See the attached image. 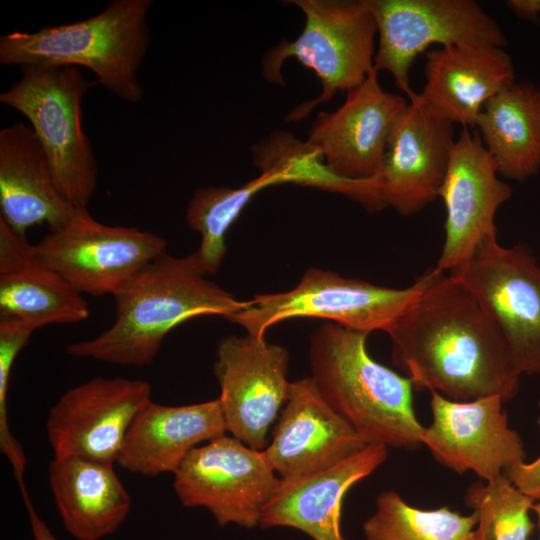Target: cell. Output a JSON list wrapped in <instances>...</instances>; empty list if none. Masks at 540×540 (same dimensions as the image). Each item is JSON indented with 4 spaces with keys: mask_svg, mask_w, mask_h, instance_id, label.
Masks as SVG:
<instances>
[{
    "mask_svg": "<svg viewBox=\"0 0 540 540\" xmlns=\"http://www.w3.org/2000/svg\"><path fill=\"white\" fill-rule=\"evenodd\" d=\"M392 362L413 386L456 401L513 399L521 374L499 328L456 277L433 268L425 290L387 331Z\"/></svg>",
    "mask_w": 540,
    "mask_h": 540,
    "instance_id": "6da1fadb",
    "label": "cell"
},
{
    "mask_svg": "<svg viewBox=\"0 0 540 540\" xmlns=\"http://www.w3.org/2000/svg\"><path fill=\"white\" fill-rule=\"evenodd\" d=\"M205 276L190 255H159L114 295L112 325L92 339L69 344L66 352L119 366H147L181 323L204 315L230 320L248 306V300H237Z\"/></svg>",
    "mask_w": 540,
    "mask_h": 540,
    "instance_id": "7a4b0ae2",
    "label": "cell"
},
{
    "mask_svg": "<svg viewBox=\"0 0 540 540\" xmlns=\"http://www.w3.org/2000/svg\"><path fill=\"white\" fill-rule=\"evenodd\" d=\"M367 336L332 322L316 329L309 342V377L368 444L417 449L424 427L413 406L414 386L369 355Z\"/></svg>",
    "mask_w": 540,
    "mask_h": 540,
    "instance_id": "3957f363",
    "label": "cell"
},
{
    "mask_svg": "<svg viewBox=\"0 0 540 540\" xmlns=\"http://www.w3.org/2000/svg\"><path fill=\"white\" fill-rule=\"evenodd\" d=\"M152 0H114L100 13L34 32L0 37V63L85 67L122 101L137 104L144 91L138 70L150 45Z\"/></svg>",
    "mask_w": 540,
    "mask_h": 540,
    "instance_id": "277c9868",
    "label": "cell"
},
{
    "mask_svg": "<svg viewBox=\"0 0 540 540\" xmlns=\"http://www.w3.org/2000/svg\"><path fill=\"white\" fill-rule=\"evenodd\" d=\"M305 15L301 34L282 40L261 61L264 78L284 86L282 67L296 58L315 72L321 93L292 109L287 122H298L313 109L329 102L338 92L359 86L374 71L377 26L368 0H292Z\"/></svg>",
    "mask_w": 540,
    "mask_h": 540,
    "instance_id": "5b68a950",
    "label": "cell"
},
{
    "mask_svg": "<svg viewBox=\"0 0 540 540\" xmlns=\"http://www.w3.org/2000/svg\"><path fill=\"white\" fill-rule=\"evenodd\" d=\"M0 94V102L24 115L41 143L67 201L87 210L97 185V162L82 127V101L97 81L75 66L28 65Z\"/></svg>",
    "mask_w": 540,
    "mask_h": 540,
    "instance_id": "8992f818",
    "label": "cell"
},
{
    "mask_svg": "<svg viewBox=\"0 0 540 540\" xmlns=\"http://www.w3.org/2000/svg\"><path fill=\"white\" fill-rule=\"evenodd\" d=\"M432 276L433 268L412 285L397 289L311 267L291 290L255 295L230 320L254 338H264L271 326L291 318H320L365 334L376 330L387 333Z\"/></svg>",
    "mask_w": 540,
    "mask_h": 540,
    "instance_id": "52a82bcc",
    "label": "cell"
},
{
    "mask_svg": "<svg viewBox=\"0 0 540 540\" xmlns=\"http://www.w3.org/2000/svg\"><path fill=\"white\" fill-rule=\"evenodd\" d=\"M368 2L378 36L374 70L389 72L409 102L418 95L410 85L411 67L432 45H507L500 25L474 0Z\"/></svg>",
    "mask_w": 540,
    "mask_h": 540,
    "instance_id": "ba28073f",
    "label": "cell"
},
{
    "mask_svg": "<svg viewBox=\"0 0 540 540\" xmlns=\"http://www.w3.org/2000/svg\"><path fill=\"white\" fill-rule=\"evenodd\" d=\"M166 249L165 238L154 232L106 225L88 210H77L63 226L33 244L32 256L81 294L114 296Z\"/></svg>",
    "mask_w": 540,
    "mask_h": 540,
    "instance_id": "9c48e42d",
    "label": "cell"
},
{
    "mask_svg": "<svg viewBox=\"0 0 540 540\" xmlns=\"http://www.w3.org/2000/svg\"><path fill=\"white\" fill-rule=\"evenodd\" d=\"M448 274L499 328L520 374H540V266L533 254L522 245L502 246L493 233Z\"/></svg>",
    "mask_w": 540,
    "mask_h": 540,
    "instance_id": "30bf717a",
    "label": "cell"
},
{
    "mask_svg": "<svg viewBox=\"0 0 540 540\" xmlns=\"http://www.w3.org/2000/svg\"><path fill=\"white\" fill-rule=\"evenodd\" d=\"M173 488L187 508H205L218 525L259 526L280 478L264 450L222 435L194 448L175 471Z\"/></svg>",
    "mask_w": 540,
    "mask_h": 540,
    "instance_id": "8fae6325",
    "label": "cell"
},
{
    "mask_svg": "<svg viewBox=\"0 0 540 540\" xmlns=\"http://www.w3.org/2000/svg\"><path fill=\"white\" fill-rule=\"evenodd\" d=\"M289 353L281 345L250 335H231L217 346L214 374L227 432L264 450L268 431L289 391Z\"/></svg>",
    "mask_w": 540,
    "mask_h": 540,
    "instance_id": "7c38bea8",
    "label": "cell"
},
{
    "mask_svg": "<svg viewBox=\"0 0 540 540\" xmlns=\"http://www.w3.org/2000/svg\"><path fill=\"white\" fill-rule=\"evenodd\" d=\"M150 400L151 386L140 379L97 376L68 389L46 421L54 456L117 463L131 423Z\"/></svg>",
    "mask_w": 540,
    "mask_h": 540,
    "instance_id": "4fadbf2b",
    "label": "cell"
},
{
    "mask_svg": "<svg viewBox=\"0 0 540 540\" xmlns=\"http://www.w3.org/2000/svg\"><path fill=\"white\" fill-rule=\"evenodd\" d=\"M430 393L432 422L424 427L422 445L438 462L456 473L473 472L491 481L524 461L523 442L508 426L501 397L456 401Z\"/></svg>",
    "mask_w": 540,
    "mask_h": 540,
    "instance_id": "5bb4252c",
    "label": "cell"
},
{
    "mask_svg": "<svg viewBox=\"0 0 540 540\" xmlns=\"http://www.w3.org/2000/svg\"><path fill=\"white\" fill-rule=\"evenodd\" d=\"M497 175L478 132L463 128L438 192L446 213L444 243L435 266L440 271H456L486 236L497 233L496 212L512 195Z\"/></svg>",
    "mask_w": 540,
    "mask_h": 540,
    "instance_id": "9a60e30c",
    "label": "cell"
},
{
    "mask_svg": "<svg viewBox=\"0 0 540 540\" xmlns=\"http://www.w3.org/2000/svg\"><path fill=\"white\" fill-rule=\"evenodd\" d=\"M409 101L386 91L374 70L333 112L320 111L306 141L338 175L379 177L391 133Z\"/></svg>",
    "mask_w": 540,
    "mask_h": 540,
    "instance_id": "2e32d148",
    "label": "cell"
},
{
    "mask_svg": "<svg viewBox=\"0 0 540 540\" xmlns=\"http://www.w3.org/2000/svg\"><path fill=\"white\" fill-rule=\"evenodd\" d=\"M456 141L454 124L417 98L410 101L389 138L379 174L387 207L416 214L438 197Z\"/></svg>",
    "mask_w": 540,
    "mask_h": 540,
    "instance_id": "e0dca14e",
    "label": "cell"
},
{
    "mask_svg": "<svg viewBox=\"0 0 540 540\" xmlns=\"http://www.w3.org/2000/svg\"><path fill=\"white\" fill-rule=\"evenodd\" d=\"M367 445L306 377L290 382L264 452L279 478L288 479L332 467Z\"/></svg>",
    "mask_w": 540,
    "mask_h": 540,
    "instance_id": "ac0fdd59",
    "label": "cell"
},
{
    "mask_svg": "<svg viewBox=\"0 0 540 540\" xmlns=\"http://www.w3.org/2000/svg\"><path fill=\"white\" fill-rule=\"evenodd\" d=\"M388 457V447L362 450L309 475L282 479L264 506L259 527L297 529L313 540H348L342 532V505L353 485L370 476Z\"/></svg>",
    "mask_w": 540,
    "mask_h": 540,
    "instance_id": "d6986e66",
    "label": "cell"
},
{
    "mask_svg": "<svg viewBox=\"0 0 540 540\" xmlns=\"http://www.w3.org/2000/svg\"><path fill=\"white\" fill-rule=\"evenodd\" d=\"M425 84L418 98L439 116L474 129L485 104L515 83L504 48L452 45L425 53Z\"/></svg>",
    "mask_w": 540,
    "mask_h": 540,
    "instance_id": "ffe728a7",
    "label": "cell"
},
{
    "mask_svg": "<svg viewBox=\"0 0 540 540\" xmlns=\"http://www.w3.org/2000/svg\"><path fill=\"white\" fill-rule=\"evenodd\" d=\"M226 432L218 398L180 406L150 400L131 423L117 464L128 472L143 476L174 474L200 443Z\"/></svg>",
    "mask_w": 540,
    "mask_h": 540,
    "instance_id": "44dd1931",
    "label": "cell"
},
{
    "mask_svg": "<svg viewBox=\"0 0 540 540\" xmlns=\"http://www.w3.org/2000/svg\"><path fill=\"white\" fill-rule=\"evenodd\" d=\"M0 218L20 234L46 223L63 226L77 211L62 194L48 157L31 126L0 130Z\"/></svg>",
    "mask_w": 540,
    "mask_h": 540,
    "instance_id": "7402d4cb",
    "label": "cell"
},
{
    "mask_svg": "<svg viewBox=\"0 0 540 540\" xmlns=\"http://www.w3.org/2000/svg\"><path fill=\"white\" fill-rule=\"evenodd\" d=\"M48 475L62 523L76 540H100L113 534L130 512L131 497L114 463L54 456Z\"/></svg>",
    "mask_w": 540,
    "mask_h": 540,
    "instance_id": "603a6c76",
    "label": "cell"
},
{
    "mask_svg": "<svg viewBox=\"0 0 540 540\" xmlns=\"http://www.w3.org/2000/svg\"><path fill=\"white\" fill-rule=\"evenodd\" d=\"M498 174L524 181L540 171V88L514 83L490 99L476 126Z\"/></svg>",
    "mask_w": 540,
    "mask_h": 540,
    "instance_id": "cb8c5ba5",
    "label": "cell"
},
{
    "mask_svg": "<svg viewBox=\"0 0 540 540\" xmlns=\"http://www.w3.org/2000/svg\"><path fill=\"white\" fill-rule=\"evenodd\" d=\"M251 154L254 166L261 173L280 174L286 183L341 194L369 212L387 207L380 177L361 180L342 177L325 163L316 148L287 131L270 133L252 146Z\"/></svg>",
    "mask_w": 540,
    "mask_h": 540,
    "instance_id": "d4e9b609",
    "label": "cell"
},
{
    "mask_svg": "<svg viewBox=\"0 0 540 540\" xmlns=\"http://www.w3.org/2000/svg\"><path fill=\"white\" fill-rule=\"evenodd\" d=\"M90 315L81 293L55 272L32 262L0 274V316L24 321L35 330L70 324Z\"/></svg>",
    "mask_w": 540,
    "mask_h": 540,
    "instance_id": "484cf974",
    "label": "cell"
},
{
    "mask_svg": "<svg viewBox=\"0 0 540 540\" xmlns=\"http://www.w3.org/2000/svg\"><path fill=\"white\" fill-rule=\"evenodd\" d=\"M284 183L282 175L266 172L237 188L211 186L195 191L187 205L185 221L201 235L198 249L190 256L203 274L219 270L226 252V233L252 197L267 187Z\"/></svg>",
    "mask_w": 540,
    "mask_h": 540,
    "instance_id": "4316f807",
    "label": "cell"
},
{
    "mask_svg": "<svg viewBox=\"0 0 540 540\" xmlns=\"http://www.w3.org/2000/svg\"><path fill=\"white\" fill-rule=\"evenodd\" d=\"M375 505L362 524L365 540H476L473 512L413 507L393 490L381 492Z\"/></svg>",
    "mask_w": 540,
    "mask_h": 540,
    "instance_id": "83f0119b",
    "label": "cell"
},
{
    "mask_svg": "<svg viewBox=\"0 0 540 540\" xmlns=\"http://www.w3.org/2000/svg\"><path fill=\"white\" fill-rule=\"evenodd\" d=\"M465 504L476 515V540H529L534 500L523 494L505 474L471 484Z\"/></svg>",
    "mask_w": 540,
    "mask_h": 540,
    "instance_id": "f1b7e54d",
    "label": "cell"
},
{
    "mask_svg": "<svg viewBox=\"0 0 540 540\" xmlns=\"http://www.w3.org/2000/svg\"><path fill=\"white\" fill-rule=\"evenodd\" d=\"M34 331L24 321L0 316V450L8 458L16 476H23L26 458L9 428L8 388L13 364Z\"/></svg>",
    "mask_w": 540,
    "mask_h": 540,
    "instance_id": "f546056e",
    "label": "cell"
},
{
    "mask_svg": "<svg viewBox=\"0 0 540 540\" xmlns=\"http://www.w3.org/2000/svg\"><path fill=\"white\" fill-rule=\"evenodd\" d=\"M32 247L26 234H20L0 218V274L23 268L32 262Z\"/></svg>",
    "mask_w": 540,
    "mask_h": 540,
    "instance_id": "4dcf8cb0",
    "label": "cell"
},
{
    "mask_svg": "<svg viewBox=\"0 0 540 540\" xmlns=\"http://www.w3.org/2000/svg\"><path fill=\"white\" fill-rule=\"evenodd\" d=\"M504 474L523 494L540 501V456L530 463H515Z\"/></svg>",
    "mask_w": 540,
    "mask_h": 540,
    "instance_id": "1f68e13d",
    "label": "cell"
},
{
    "mask_svg": "<svg viewBox=\"0 0 540 540\" xmlns=\"http://www.w3.org/2000/svg\"><path fill=\"white\" fill-rule=\"evenodd\" d=\"M22 498L24 500L29 522L31 526V531L34 540H57L53 532L50 530L46 522L39 516L37 511L35 510L29 495L28 491L25 488L20 489Z\"/></svg>",
    "mask_w": 540,
    "mask_h": 540,
    "instance_id": "d6a6232c",
    "label": "cell"
},
{
    "mask_svg": "<svg viewBox=\"0 0 540 540\" xmlns=\"http://www.w3.org/2000/svg\"><path fill=\"white\" fill-rule=\"evenodd\" d=\"M508 7L522 19L536 23L540 15V0H511Z\"/></svg>",
    "mask_w": 540,
    "mask_h": 540,
    "instance_id": "836d02e7",
    "label": "cell"
},
{
    "mask_svg": "<svg viewBox=\"0 0 540 540\" xmlns=\"http://www.w3.org/2000/svg\"><path fill=\"white\" fill-rule=\"evenodd\" d=\"M532 510L535 512V514L537 516L538 527H539V531H540V501L533 504ZM539 540H540V537H539Z\"/></svg>",
    "mask_w": 540,
    "mask_h": 540,
    "instance_id": "e575fe53",
    "label": "cell"
},
{
    "mask_svg": "<svg viewBox=\"0 0 540 540\" xmlns=\"http://www.w3.org/2000/svg\"><path fill=\"white\" fill-rule=\"evenodd\" d=\"M539 407H540V401H539ZM538 424H539V426H540V417H539V419H538Z\"/></svg>",
    "mask_w": 540,
    "mask_h": 540,
    "instance_id": "d590c367",
    "label": "cell"
}]
</instances>
